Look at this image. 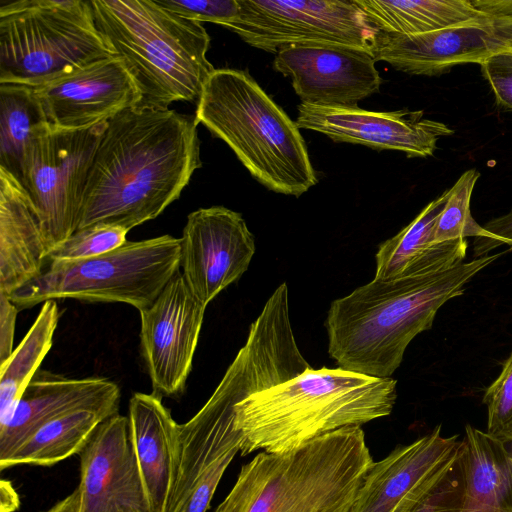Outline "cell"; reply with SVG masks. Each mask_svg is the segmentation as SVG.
Returning a JSON list of instances; mask_svg holds the SVG:
<instances>
[{"label":"cell","mask_w":512,"mask_h":512,"mask_svg":"<svg viewBox=\"0 0 512 512\" xmlns=\"http://www.w3.org/2000/svg\"><path fill=\"white\" fill-rule=\"evenodd\" d=\"M483 228L489 232V236L474 241L476 258L487 255V252L502 244L512 245V208L507 213L489 220Z\"/></svg>","instance_id":"obj_35"},{"label":"cell","mask_w":512,"mask_h":512,"mask_svg":"<svg viewBox=\"0 0 512 512\" xmlns=\"http://www.w3.org/2000/svg\"><path fill=\"white\" fill-rule=\"evenodd\" d=\"M274 69L289 77L301 103L357 107L379 92L381 77L369 50L334 44H297L275 54Z\"/></svg>","instance_id":"obj_15"},{"label":"cell","mask_w":512,"mask_h":512,"mask_svg":"<svg viewBox=\"0 0 512 512\" xmlns=\"http://www.w3.org/2000/svg\"><path fill=\"white\" fill-rule=\"evenodd\" d=\"M226 28L250 46L276 54L297 44H334L370 51L375 30L353 0H237Z\"/></svg>","instance_id":"obj_11"},{"label":"cell","mask_w":512,"mask_h":512,"mask_svg":"<svg viewBox=\"0 0 512 512\" xmlns=\"http://www.w3.org/2000/svg\"><path fill=\"white\" fill-rule=\"evenodd\" d=\"M47 246L38 212L20 181L0 167V293L9 296L39 276Z\"/></svg>","instance_id":"obj_21"},{"label":"cell","mask_w":512,"mask_h":512,"mask_svg":"<svg viewBox=\"0 0 512 512\" xmlns=\"http://www.w3.org/2000/svg\"><path fill=\"white\" fill-rule=\"evenodd\" d=\"M19 500L10 482L1 481V512H12L17 509Z\"/></svg>","instance_id":"obj_37"},{"label":"cell","mask_w":512,"mask_h":512,"mask_svg":"<svg viewBox=\"0 0 512 512\" xmlns=\"http://www.w3.org/2000/svg\"><path fill=\"white\" fill-rule=\"evenodd\" d=\"M205 309L178 270L152 305L139 311L141 353L157 396L184 392Z\"/></svg>","instance_id":"obj_13"},{"label":"cell","mask_w":512,"mask_h":512,"mask_svg":"<svg viewBox=\"0 0 512 512\" xmlns=\"http://www.w3.org/2000/svg\"><path fill=\"white\" fill-rule=\"evenodd\" d=\"M502 254L463 261L443 272L418 262L394 278H374L334 300L324 322L330 358L348 371L391 377L409 343L432 327L438 310Z\"/></svg>","instance_id":"obj_3"},{"label":"cell","mask_w":512,"mask_h":512,"mask_svg":"<svg viewBox=\"0 0 512 512\" xmlns=\"http://www.w3.org/2000/svg\"><path fill=\"white\" fill-rule=\"evenodd\" d=\"M18 311L9 297L0 293V366L14 351L13 342Z\"/></svg>","instance_id":"obj_36"},{"label":"cell","mask_w":512,"mask_h":512,"mask_svg":"<svg viewBox=\"0 0 512 512\" xmlns=\"http://www.w3.org/2000/svg\"><path fill=\"white\" fill-rule=\"evenodd\" d=\"M34 89L49 125L60 130H84L105 124L142 101L135 77L117 55Z\"/></svg>","instance_id":"obj_16"},{"label":"cell","mask_w":512,"mask_h":512,"mask_svg":"<svg viewBox=\"0 0 512 512\" xmlns=\"http://www.w3.org/2000/svg\"><path fill=\"white\" fill-rule=\"evenodd\" d=\"M480 66L497 104L512 111V51L503 50L495 53Z\"/></svg>","instance_id":"obj_34"},{"label":"cell","mask_w":512,"mask_h":512,"mask_svg":"<svg viewBox=\"0 0 512 512\" xmlns=\"http://www.w3.org/2000/svg\"><path fill=\"white\" fill-rule=\"evenodd\" d=\"M459 452L460 445L396 512H460Z\"/></svg>","instance_id":"obj_30"},{"label":"cell","mask_w":512,"mask_h":512,"mask_svg":"<svg viewBox=\"0 0 512 512\" xmlns=\"http://www.w3.org/2000/svg\"><path fill=\"white\" fill-rule=\"evenodd\" d=\"M311 368L296 343L289 316L264 307L203 407L179 425V458L167 512H206L244 437L235 405Z\"/></svg>","instance_id":"obj_2"},{"label":"cell","mask_w":512,"mask_h":512,"mask_svg":"<svg viewBox=\"0 0 512 512\" xmlns=\"http://www.w3.org/2000/svg\"><path fill=\"white\" fill-rule=\"evenodd\" d=\"M121 391L108 379H71L38 370L22 394L10 421L0 428V463L47 423L80 409L119 412Z\"/></svg>","instance_id":"obj_19"},{"label":"cell","mask_w":512,"mask_h":512,"mask_svg":"<svg viewBox=\"0 0 512 512\" xmlns=\"http://www.w3.org/2000/svg\"><path fill=\"white\" fill-rule=\"evenodd\" d=\"M128 232L126 229L107 225L78 229L48 251L47 263L83 260L106 254L124 245Z\"/></svg>","instance_id":"obj_31"},{"label":"cell","mask_w":512,"mask_h":512,"mask_svg":"<svg viewBox=\"0 0 512 512\" xmlns=\"http://www.w3.org/2000/svg\"><path fill=\"white\" fill-rule=\"evenodd\" d=\"M483 403L488 413L487 433L506 445L512 444V352L499 376L485 390Z\"/></svg>","instance_id":"obj_32"},{"label":"cell","mask_w":512,"mask_h":512,"mask_svg":"<svg viewBox=\"0 0 512 512\" xmlns=\"http://www.w3.org/2000/svg\"><path fill=\"white\" fill-rule=\"evenodd\" d=\"M195 116L135 106L110 119L96 149L77 229H126L159 216L201 167Z\"/></svg>","instance_id":"obj_1"},{"label":"cell","mask_w":512,"mask_h":512,"mask_svg":"<svg viewBox=\"0 0 512 512\" xmlns=\"http://www.w3.org/2000/svg\"><path fill=\"white\" fill-rule=\"evenodd\" d=\"M396 386L391 377L309 368L235 405V423L244 437L241 456L290 450L322 434L388 416Z\"/></svg>","instance_id":"obj_4"},{"label":"cell","mask_w":512,"mask_h":512,"mask_svg":"<svg viewBox=\"0 0 512 512\" xmlns=\"http://www.w3.org/2000/svg\"><path fill=\"white\" fill-rule=\"evenodd\" d=\"M117 413L113 409L100 408L80 409L65 414L41 427L0 463V469L21 464L51 466L78 454L97 427Z\"/></svg>","instance_id":"obj_25"},{"label":"cell","mask_w":512,"mask_h":512,"mask_svg":"<svg viewBox=\"0 0 512 512\" xmlns=\"http://www.w3.org/2000/svg\"><path fill=\"white\" fill-rule=\"evenodd\" d=\"M128 419L151 510L167 512L178 469L180 424L154 393L133 394Z\"/></svg>","instance_id":"obj_22"},{"label":"cell","mask_w":512,"mask_h":512,"mask_svg":"<svg viewBox=\"0 0 512 512\" xmlns=\"http://www.w3.org/2000/svg\"><path fill=\"white\" fill-rule=\"evenodd\" d=\"M116 53L86 0L0 5V84L37 88Z\"/></svg>","instance_id":"obj_8"},{"label":"cell","mask_w":512,"mask_h":512,"mask_svg":"<svg viewBox=\"0 0 512 512\" xmlns=\"http://www.w3.org/2000/svg\"><path fill=\"white\" fill-rule=\"evenodd\" d=\"M195 119L223 140L266 188L299 197L317 184L296 122L239 69H215L197 102Z\"/></svg>","instance_id":"obj_7"},{"label":"cell","mask_w":512,"mask_h":512,"mask_svg":"<svg viewBox=\"0 0 512 512\" xmlns=\"http://www.w3.org/2000/svg\"><path fill=\"white\" fill-rule=\"evenodd\" d=\"M376 31L393 35H418L485 14L477 0H353Z\"/></svg>","instance_id":"obj_24"},{"label":"cell","mask_w":512,"mask_h":512,"mask_svg":"<svg viewBox=\"0 0 512 512\" xmlns=\"http://www.w3.org/2000/svg\"><path fill=\"white\" fill-rule=\"evenodd\" d=\"M181 240L162 235L127 241L106 254L47 263L42 273L8 297L18 310L49 300L126 303L142 311L180 270Z\"/></svg>","instance_id":"obj_9"},{"label":"cell","mask_w":512,"mask_h":512,"mask_svg":"<svg viewBox=\"0 0 512 512\" xmlns=\"http://www.w3.org/2000/svg\"><path fill=\"white\" fill-rule=\"evenodd\" d=\"M95 24L135 77L139 106L168 109L176 101L197 104L215 70L207 59L210 36L201 22L157 0H92Z\"/></svg>","instance_id":"obj_6"},{"label":"cell","mask_w":512,"mask_h":512,"mask_svg":"<svg viewBox=\"0 0 512 512\" xmlns=\"http://www.w3.org/2000/svg\"><path fill=\"white\" fill-rule=\"evenodd\" d=\"M56 300L43 303L34 323L0 366V428L11 419L26 387L51 349L59 320Z\"/></svg>","instance_id":"obj_28"},{"label":"cell","mask_w":512,"mask_h":512,"mask_svg":"<svg viewBox=\"0 0 512 512\" xmlns=\"http://www.w3.org/2000/svg\"><path fill=\"white\" fill-rule=\"evenodd\" d=\"M105 126L51 127L26 152L20 183L38 212L48 251L77 229L88 173Z\"/></svg>","instance_id":"obj_10"},{"label":"cell","mask_w":512,"mask_h":512,"mask_svg":"<svg viewBox=\"0 0 512 512\" xmlns=\"http://www.w3.org/2000/svg\"><path fill=\"white\" fill-rule=\"evenodd\" d=\"M50 128L34 88L0 84V167L20 181L31 142Z\"/></svg>","instance_id":"obj_27"},{"label":"cell","mask_w":512,"mask_h":512,"mask_svg":"<svg viewBox=\"0 0 512 512\" xmlns=\"http://www.w3.org/2000/svg\"><path fill=\"white\" fill-rule=\"evenodd\" d=\"M165 8L199 22H211L224 27L239 14L237 0H157Z\"/></svg>","instance_id":"obj_33"},{"label":"cell","mask_w":512,"mask_h":512,"mask_svg":"<svg viewBox=\"0 0 512 512\" xmlns=\"http://www.w3.org/2000/svg\"><path fill=\"white\" fill-rule=\"evenodd\" d=\"M296 124L347 142L378 150H396L408 157L434 154L441 137L454 134L447 124L424 118L423 111L376 112L357 107H325L301 103Z\"/></svg>","instance_id":"obj_18"},{"label":"cell","mask_w":512,"mask_h":512,"mask_svg":"<svg viewBox=\"0 0 512 512\" xmlns=\"http://www.w3.org/2000/svg\"><path fill=\"white\" fill-rule=\"evenodd\" d=\"M46 512H79V494L77 489Z\"/></svg>","instance_id":"obj_38"},{"label":"cell","mask_w":512,"mask_h":512,"mask_svg":"<svg viewBox=\"0 0 512 512\" xmlns=\"http://www.w3.org/2000/svg\"><path fill=\"white\" fill-rule=\"evenodd\" d=\"M477 1L485 14L455 26L418 35L375 31L370 46L374 60L408 74L433 76L512 51V0Z\"/></svg>","instance_id":"obj_12"},{"label":"cell","mask_w":512,"mask_h":512,"mask_svg":"<svg viewBox=\"0 0 512 512\" xmlns=\"http://www.w3.org/2000/svg\"><path fill=\"white\" fill-rule=\"evenodd\" d=\"M79 454V512H152L128 416L104 420Z\"/></svg>","instance_id":"obj_17"},{"label":"cell","mask_w":512,"mask_h":512,"mask_svg":"<svg viewBox=\"0 0 512 512\" xmlns=\"http://www.w3.org/2000/svg\"><path fill=\"white\" fill-rule=\"evenodd\" d=\"M459 466L460 512H512V453L505 443L467 425Z\"/></svg>","instance_id":"obj_23"},{"label":"cell","mask_w":512,"mask_h":512,"mask_svg":"<svg viewBox=\"0 0 512 512\" xmlns=\"http://www.w3.org/2000/svg\"><path fill=\"white\" fill-rule=\"evenodd\" d=\"M373 459L360 426L243 465L215 512H349Z\"/></svg>","instance_id":"obj_5"},{"label":"cell","mask_w":512,"mask_h":512,"mask_svg":"<svg viewBox=\"0 0 512 512\" xmlns=\"http://www.w3.org/2000/svg\"><path fill=\"white\" fill-rule=\"evenodd\" d=\"M180 240L183 278L206 307L247 271L255 253L242 215L223 206L191 212Z\"/></svg>","instance_id":"obj_14"},{"label":"cell","mask_w":512,"mask_h":512,"mask_svg":"<svg viewBox=\"0 0 512 512\" xmlns=\"http://www.w3.org/2000/svg\"><path fill=\"white\" fill-rule=\"evenodd\" d=\"M480 177L476 169L465 171L448 189V198L433 229V243L466 239H485L489 236L472 217L470 203L473 189Z\"/></svg>","instance_id":"obj_29"},{"label":"cell","mask_w":512,"mask_h":512,"mask_svg":"<svg viewBox=\"0 0 512 512\" xmlns=\"http://www.w3.org/2000/svg\"><path fill=\"white\" fill-rule=\"evenodd\" d=\"M438 425L411 444L398 446L367 471L349 512H396L459 447Z\"/></svg>","instance_id":"obj_20"},{"label":"cell","mask_w":512,"mask_h":512,"mask_svg":"<svg viewBox=\"0 0 512 512\" xmlns=\"http://www.w3.org/2000/svg\"><path fill=\"white\" fill-rule=\"evenodd\" d=\"M447 198L448 189L427 204L399 233L379 245L374 278H394L421 259L450 253L466 254V239L433 243V229Z\"/></svg>","instance_id":"obj_26"}]
</instances>
